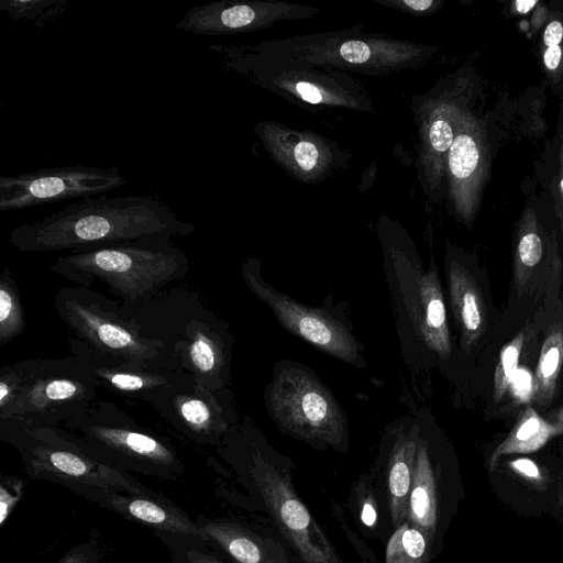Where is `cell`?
Returning a JSON list of instances; mask_svg holds the SVG:
<instances>
[{
  "mask_svg": "<svg viewBox=\"0 0 563 563\" xmlns=\"http://www.w3.org/2000/svg\"><path fill=\"white\" fill-rule=\"evenodd\" d=\"M195 231L194 224L153 197H87L14 227L10 242L20 252H74L142 239L172 240Z\"/></svg>",
  "mask_w": 563,
  "mask_h": 563,
  "instance_id": "6da1fadb",
  "label": "cell"
},
{
  "mask_svg": "<svg viewBox=\"0 0 563 563\" xmlns=\"http://www.w3.org/2000/svg\"><path fill=\"white\" fill-rule=\"evenodd\" d=\"M123 308L141 335L161 346L170 367L191 375L209 389H229L234 343L230 323L217 316L198 292L185 287L165 288L135 307Z\"/></svg>",
  "mask_w": 563,
  "mask_h": 563,
  "instance_id": "7a4b0ae2",
  "label": "cell"
},
{
  "mask_svg": "<svg viewBox=\"0 0 563 563\" xmlns=\"http://www.w3.org/2000/svg\"><path fill=\"white\" fill-rule=\"evenodd\" d=\"M49 269L71 285L92 288L101 283L132 308L184 279L189 261L170 239H142L69 252Z\"/></svg>",
  "mask_w": 563,
  "mask_h": 563,
  "instance_id": "3957f363",
  "label": "cell"
},
{
  "mask_svg": "<svg viewBox=\"0 0 563 563\" xmlns=\"http://www.w3.org/2000/svg\"><path fill=\"white\" fill-rule=\"evenodd\" d=\"M100 385L75 356L29 358L0 368V419L58 427L81 417Z\"/></svg>",
  "mask_w": 563,
  "mask_h": 563,
  "instance_id": "277c9868",
  "label": "cell"
},
{
  "mask_svg": "<svg viewBox=\"0 0 563 563\" xmlns=\"http://www.w3.org/2000/svg\"><path fill=\"white\" fill-rule=\"evenodd\" d=\"M384 267L405 357L448 360L452 341L437 267L426 269L418 254L396 242L384 245Z\"/></svg>",
  "mask_w": 563,
  "mask_h": 563,
  "instance_id": "5b68a950",
  "label": "cell"
},
{
  "mask_svg": "<svg viewBox=\"0 0 563 563\" xmlns=\"http://www.w3.org/2000/svg\"><path fill=\"white\" fill-rule=\"evenodd\" d=\"M53 307L75 334L73 338L101 356L120 362L169 366L161 346L141 335L118 299L92 288L68 285L55 291Z\"/></svg>",
  "mask_w": 563,
  "mask_h": 563,
  "instance_id": "8992f818",
  "label": "cell"
},
{
  "mask_svg": "<svg viewBox=\"0 0 563 563\" xmlns=\"http://www.w3.org/2000/svg\"><path fill=\"white\" fill-rule=\"evenodd\" d=\"M265 405L286 433L335 449L344 443V411L331 390L307 366L282 361L276 364L265 391Z\"/></svg>",
  "mask_w": 563,
  "mask_h": 563,
  "instance_id": "52a82bcc",
  "label": "cell"
},
{
  "mask_svg": "<svg viewBox=\"0 0 563 563\" xmlns=\"http://www.w3.org/2000/svg\"><path fill=\"white\" fill-rule=\"evenodd\" d=\"M57 428L107 464L115 462L155 471L180 467L176 452L165 439L143 428L112 400L97 399L81 417Z\"/></svg>",
  "mask_w": 563,
  "mask_h": 563,
  "instance_id": "ba28073f",
  "label": "cell"
},
{
  "mask_svg": "<svg viewBox=\"0 0 563 563\" xmlns=\"http://www.w3.org/2000/svg\"><path fill=\"white\" fill-rule=\"evenodd\" d=\"M238 427L249 446L251 476L282 534L303 563H341L332 543L297 496L289 475L255 443L249 417Z\"/></svg>",
  "mask_w": 563,
  "mask_h": 563,
  "instance_id": "9c48e42d",
  "label": "cell"
},
{
  "mask_svg": "<svg viewBox=\"0 0 563 563\" xmlns=\"http://www.w3.org/2000/svg\"><path fill=\"white\" fill-rule=\"evenodd\" d=\"M241 271L246 287L286 330L344 363L366 367L363 345L336 314L323 308L308 307L274 288L264 279L261 264L255 258H246Z\"/></svg>",
  "mask_w": 563,
  "mask_h": 563,
  "instance_id": "30bf717a",
  "label": "cell"
},
{
  "mask_svg": "<svg viewBox=\"0 0 563 563\" xmlns=\"http://www.w3.org/2000/svg\"><path fill=\"white\" fill-rule=\"evenodd\" d=\"M144 402L198 443L221 444L239 422L230 389H209L187 373Z\"/></svg>",
  "mask_w": 563,
  "mask_h": 563,
  "instance_id": "8fae6325",
  "label": "cell"
},
{
  "mask_svg": "<svg viewBox=\"0 0 563 563\" xmlns=\"http://www.w3.org/2000/svg\"><path fill=\"white\" fill-rule=\"evenodd\" d=\"M126 184L118 167L75 165L0 177V210H20L71 198H87Z\"/></svg>",
  "mask_w": 563,
  "mask_h": 563,
  "instance_id": "7c38bea8",
  "label": "cell"
},
{
  "mask_svg": "<svg viewBox=\"0 0 563 563\" xmlns=\"http://www.w3.org/2000/svg\"><path fill=\"white\" fill-rule=\"evenodd\" d=\"M68 343L70 354L86 363L100 387L120 396L145 401L186 374L164 364L110 360L93 352L75 338H70Z\"/></svg>",
  "mask_w": 563,
  "mask_h": 563,
  "instance_id": "4fadbf2b",
  "label": "cell"
},
{
  "mask_svg": "<svg viewBox=\"0 0 563 563\" xmlns=\"http://www.w3.org/2000/svg\"><path fill=\"white\" fill-rule=\"evenodd\" d=\"M271 18V9L260 2L214 1L187 10L173 25L196 35L216 36L256 29Z\"/></svg>",
  "mask_w": 563,
  "mask_h": 563,
  "instance_id": "5bb4252c",
  "label": "cell"
},
{
  "mask_svg": "<svg viewBox=\"0 0 563 563\" xmlns=\"http://www.w3.org/2000/svg\"><path fill=\"white\" fill-rule=\"evenodd\" d=\"M561 263L550 257L540 234L526 228L519 235L511 285L519 298L540 300L551 289H555L561 277Z\"/></svg>",
  "mask_w": 563,
  "mask_h": 563,
  "instance_id": "9a60e30c",
  "label": "cell"
},
{
  "mask_svg": "<svg viewBox=\"0 0 563 563\" xmlns=\"http://www.w3.org/2000/svg\"><path fill=\"white\" fill-rule=\"evenodd\" d=\"M446 280L461 345L470 352L487 330V305L474 275L462 263L448 260Z\"/></svg>",
  "mask_w": 563,
  "mask_h": 563,
  "instance_id": "2e32d148",
  "label": "cell"
},
{
  "mask_svg": "<svg viewBox=\"0 0 563 563\" xmlns=\"http://www.w3.org/2000/svg\"><path fill=\"white\" fill-rule=\"evenodd\" d=\"M419 426L400 430L388 462V497L393 525L398 528L408 517V499L419 445Z\"/></svg>",
  "mask_w": 563,
  "mask_h": 563,
  "instance_id": "e0dca14e",
  "label": "cell"
},
{
  "mask_svg": "<svg viewBox=\"0 0 563 563\" xmlns=\"http://www.w3.org/2000/svg\"><path fill=\"white\" fill-rule=\"evenodd\" d=\"M408 522L431 541L438 523V495L428 443L420 438L408 499Z\"/></svg>",
  "mask_w": 563,
  "mask_h": 563,
  "instance_id": "ac0fdd59",
  "label": "cell"
},
{
  "mask_svg": "<svg viewBox=\"0 0 563 563\" xmlns=\"http://www.w3.org/2000/svg\"><path fill=\"white\" fill-rule=\"evenodd\" d=\"M108 503L117 510L153 528L181 534L205 538L203 530L198 529L188 518L174 508L143 497H120L111 495Z\"/></svg>",
  "mask_w": 563,
  "mask_h": 563,
  "instance_id": "d6986e66",
  "label": "cell"
},
{
  "mask_svg": "<svg viewBox=\"0 0 563 563\" xmlns=\"http://www.w3.org/2000/svg\"><path fill=\"white\" fill-rule=\"evenodd\" d=\"M561 433L563 430L558 424L544 420L532 407H528L507 438L492 453L488 467L490 471L495 470L498 460L504 455L534 452Z\"/></svg>",
  "mask_w": 563,
  "mask_h": 563,
  "instance_id": "ffe728a7",
  "label": "cell"
},
{
  "mask_svg": "<svg viewBox=\"0 0 563 563\" xmlns=\"http://www.w3.org/2000/svg\"><path fill=\"white\" fill-rule=\"evenodd\" d=\"M563 367V321L548 327L537 364L533 400L541 407L552 401Z\"/></svg>",
  "mask_w": 563,
  "mask_h": 563,
  "instance_id": "44dd1931",
  "label": "cell"
},
{
  "mask_svg": "<svg viewBox=\"0 0 563 563\" xmlns=\"http://www.w3.org/2000/svg\"><path fill=\"white\" fill-rule=\"evenodd\" d=\"M202 530L239 563H282L256 537L234 525L208 522Z\"/></svg>",
  "mask_w": 563,
  "mask_h": 563,
  "instance_id": "7402d4cb",
  "label": "cell"
},
{
  "mask_svg": "<svg viewBox=\"0 0 563 563\" xmlns=\"http://www.w3.org/2000/svg\"><path fill=\"white\" fill-rule=\"evenodd\" d=\"M25 329L24 310L13 273L3 267L0 273V346L19 336Z\"/></svg>",
  "mask_w": 563,
  "mask_h": 563,
  "instance_id": "603a6c76",
  "label": "cell"
},
{
  "mask_svg": "<svg viewBox=\"0 0 563 563\" xmlns=\"http://www.w3.org/2000/svg\"><path fill=\"white\" fill-rule=\"evenodd\" d=\"M429 542L421 530L405 521L387 543L386 563H428Z\"/></svg>",
  "mask_w": 563,
  "mask_h": 563,
  "instance_id": "cb8c5ba5",
  "label": "cell"
},
{
  "mask_svg": "<svg viewBox=\"0 0 563 563\" xmlns=\"http://www.w3.org/2000/svg\"><path fill=\"white\" fill-rule=\"evenodd\" d=\"M531 333L530 324L523 327L510 342H508L500 351L499 361L497 363L494 375V400L499 401L508 391L511 385L521 352Z\"/></svg>",
  "mask_w": 563,
  "mask_h": 563,
  "instance_id": "d4e9b609",
  "label": "cell"
},
{
  "mask_svg": "<svg viewBox=\"0 0 563 563\" xmlns=\"http://www.w3.org/2000/svg\"><path fill=\"white\" fill-rule=\"evenodd\" d=\"M479 163V151L468 134H457L449 151V167L456 184H463L475 173Z\"/></svg>",
  "mask_w": 563,
  "mask_h": 563,
  "instance_id": "484cf974",
  "label": "cell"
},
{
  "mask_svg": "<svg viewBox=\"0 0 563 563\" xmlns=\"http://www.w3.org/2000/svg\"><path fill=\"white\" fill-rule=\"evenodd\" d=\"M67 4L66 0H1L0 10L5 12L12 20L37 21V16L52 19L55 12H62Z\"/></svg>",
  "mask_w": 563,
  "mask_h": 563,
  "instance_id": "4316f807",
  "label": "cell"
},
{
  "mask_svg": "<svg viewBox=\"0 0 563 563\" xmlns=\"http://www.w3.org/2000/svg\"><path fill=\"white\" fill-rule=\"evenodd\" d=\"M562 38L563 24L558 20L551 21L543 33V42L547 45V49L543 54V62L545 67L551 71L556 70L561 63L562 49L559 44Z\"/></svg>",
  "mask_w": 563,
  "mask_h": 563,
  "instance_id": "83f0119b",
  "label": "cell"
},
{
  "mask_svg": "<svg viewBox=\"0 0 563 563\" xmlns=\"http://www.w3.org/2000/svg\"><path fill=\"white\" fill-rule=\"evenodd\" d=\"M289 156L302 173H311L320 165L321 153L318 145L310 140H299L290 146Z\"/></svg>",
  "mask_w": 563,
  "mask_h": 563,
  "instance_id": "f1b7e54d",
  "label": "cell"
},
{
  "mask_svg": "<svg viewBox=\"0 0 563 563\" xmlns=\"http://www.w3.org/2000/svg\"><path fill=\"white\" fill-rule=\"evenodd\" d=\"M431 148L438 153L450 151L454 141V134L450 122L443 118H434L428 131Z\"/></svg>",
  "mask_w": 563,
  "mask_h": 563,
  "instance_id": "f546056e",
  "label": "cell"
},
{
  "mask_svg": "<svg viewBox=\"0 0 563 563\" xmlns=\"http://www.w3.org/2000/svg\"><path fill=\"white\" fill-rule=\"evenodd\" d=\"M24 484L19 478L3 477L0 488V523L3 525L23 493Z\"/></svg>",
  "mask_w": 563,
  "mask_h": 563,
  "instance_id": "4dcf8cb0",
  "label": "cell"
},
{
  "mask_svg": "<svg viewBox=\"0 0 563 563\" xmlns=\"http://www.w3.org/2000/svg\"><path fill=\"white\" fill-rule=\"evenodd\" d=\"M374 47L362 41L344 42L338 49V55L352 64H364L373 58Z\"/></svg>",
  "mask_w": 563,
  "mask_h": 563,
  "instance_id": "1f68e13d",
  "label": "cell"
},
{
  "mask_svg": "<svg viewBox=\"0 0 563 563\" xmlns=\"http://www.w3.org/2000/svg\"><path fill=\"white\" fill-rule=\"evenodd\" d=\"M510 467L534 485H542L544 482L538 465L529 459L514 460L510 462Z\"/></svg>",
  "mask_w": 563,
  "mask_h": 563,
  "instance_id": "d6a6232c",
  "label": "cell"
},
{
  "mask_svg": "<svg viewBox=\"0 0 563 563\" xmlns=\"http://www.w3.org/2000/svg\"><path fill=\"white\" fill-rule=\"evenodd\" d=\"M296 93L305 101L311 104H318L324 101L325 95L312 82L299 81L294 85Z\"/></svg>",
  "mask_w": 563,
  "mask_h": 563,
  "instance_id": "836d02e7",
  "label": "cell"
},
{
  "mask_svg": "<svg viewBox=\"0 0 563 563\" xmlns=\"http://www.w3.org/2000/svg\"><path fill=\"white\" fill-rule=\"evenodd\" d=\"M364 525L372 527L376 521V510L371 501H364L361 512Z\"/></svg>",
  "mask_w": 563,
  "mask_h": 563,
  "instance_id": "e575fe53",
  "label": "cell"
},
{
  "mask_svg": "<svg viewBox=\"0 0 563 563\" xmlns=\"http://www.w3.org/2000/svg\"><path fill=\"white\" fill-rule=\"evenodd\" d=\"M401 3L413 11H427L433 5L432 0H402Z\"/></svg>",
  "mask_w": 563,
  "mask_h": 563,
  "instance_id": "d590c367",
  "label": "cell"
},
{
  "mask_svg": "<svg viewBox=\"0 0 563 563\" xmlns=\"http://www.w3.org/2000/svg\"><path fill=\"white\" fill-rule=\"evenodd\" d=\"M188 560L190 563H222L217 559L198 551L189 552Z\"/></svg>",
  "mask_w": 563,
  "mask_h": 563,
  "instance_id": "8d00e7d4",
  "label": "cell"
},
{
  "mask_svg": "<svg viewBox=\"0 0 563 563\" xmlns=\"http://www.w3.org/2000/svg\"><path fill=\"white\" fill-rule=\"evenodd\" d=\"M537 3L534 0H518L516 1V9L519 13H527Z\"/></svg>",
  "mask_w": 563,
  "mask_h": 563,
  "instance_id": "74e56055",
  "label": "cell"
},
{
  "mask_svg": "<svg viewBox=\"0 0 563 563\" xmlns=\"http://www.w3.org/2000/svg\"><path fill=\"white\" fill-rule=\"evenodd\" d=\"M60 563H86V559L81 553H75L66 556Z\"/></svg>",
  "mask_w": 563,
  "mask_h": 563,
  "instance_id": "f35d334b",
  "label": "cell"
},
{
  "mask_svg": "<svg viewBox=\"0 0 563 563\" xmlns=\"http://www.w3.org/2000/svg\"><path fill=\"white\" fill-rule=\"evenodd\" d=\"M554 423L563 430V408L554 415Z\"/></svg>",
  "mask_w": 563,
  "mask_h": 563,
  "instance_id": "ab89813d",
  "label": "cell"
},
{
  "mask_svg": "<svg viewBox=\"0 0 563 563\" xmlns=\"http://www.w3.org/2000/svg\"><path fill=\"white\" fill-rule=\"evenodd\" d=\"M559 501H560V505L563 508V484L561 485V487L559 489Z\"/></svg>",
  "mask_w": 563,
  "mask_h": 563,
  "instance_id": "60d3db41",
  "label": "cell"
},
{
  "mask_svg": "<svg viewBox=\"0 0 563 563\" xmlns=\"http://www.w3.org/2000/svg\"><path fill=\"white\" fill-rule=\"evenodd\" d=\"M560 186H561V190H562V194H563V178L561 179Z\"/></svg>",
  "mask_w": 563,
  "mask_h": 563,
  "instance_id": "b9f144b4",
  "label": "cell"
}]
</instances>
